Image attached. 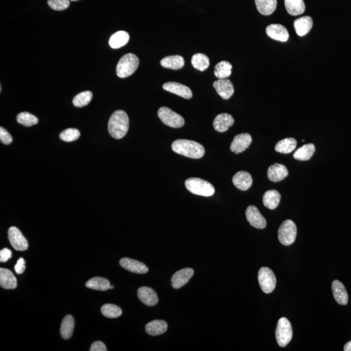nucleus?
Instances as JSON below:
<instances>
[{"label":"nucleus","instance_id":"obj_15","mask_svg":"<svg viewBox=\"0 0 351 351\" xmlns=\"http://www.w3.org/2000/svg\"><path fill=\"white\" fill-rule=\"evenodd\" d=\"M266 33L270 38L281 42L288 41L289 33L287 29L281 24H271L267 27Z\"/></svg>","mask_w":351,"mask_h":351},{"label":"nucleus","instance_id":"obj_13","mask_svg":"<svg viewBox=\"0 0 351 351\" xmlns=\"http://www.w3.org/2000/svg\"><path fill=\"white\" fill-rule=\"evenodd\" d=\"M193 275V269L191 268L183 269L177 271L171 279L173 287L175 289L182 287L190 281Z\"/></svg>","mask_w":351,"mask_h":351},{"label":"nucleus","instance_id":"obj_5","mask_svg":"<svg viewBox=\"0 0 351 351\" xmlns=\"http://www.w3.org/2000/svg\"><path fill=\"white\" fill-rule=\"evenodd\" d=\"M276 338L278 344L281 348H285L292 339V330L290 321L286 317H282L278 321L276 329Z\"/></svg>","mask_w":351,"mask_h":351},{"label":"nucleus","instance_id":"obj_31","mask_svg":"<svg viewBox=\"0 0 351 351\" xmlns=\"http://www.w3.org/2000/svg\"><path fill=\"white\" fill-rule=\"evenodd\" d=\"M74 329V319L72 315H68L62 321L60 333L64 340H68L72 336Z\"/></svg>","mask_w":351,"mask_h":351},{"label":"nucleus","instance_id":"obj_43","mask_svg":"<svg viewBox=\"0 0 351 351\" xmlns=\"http://www.w3.org/2000/svg\"><path fill=\"white\" fill-rule=\"evenodd\" d=\"M91 351H108L107 348L103 343L101 342H94L90 349Z\"/></svg>","mask_w":351,"mask_h":351},{"label":"nucleus","instance_id":"obj_10","mask_svg":"<svg viewBox=\"0 0 351 351\" xmlns=\"http://www.w3.org/2000/svg\"><path fill=\"white\" fill-rule=\"evenodd\" d=\"M246 217L250 225L256 229H263L266 227L267 221L256 206H249L246 208Z\"/></svg>","mask_w":351,"mask_h":351},{"label":"nucleus","instance_id":"obj_47","mask_svg":"<svg viewBox=\"0 0 351 351\" xmlns=\"http://www.w3.org/2000/svg\"><path fill=\"white\" fill-rule=\"evenodd\" d=\"M70 1H79V0H70Z\"/></svg>","mask_w":351,"mask_h":351},{"label":"nucleus","instance_id":"obj_20","mask_svg":"<svg viewBox=\"0 0 351 351\" xmlns=\"http://www.w3.org/2000/svg\"><path fill=\"white\" fill-rule=\"evenodd\" d=\"M234 123L233 117L228 114L218 115L214 119L213 125L214 129L218 132H225Z\"/></svg>","mask_w":351,"mask_h":351},{"label":"nucleus","instance_id":"obj_46","mask_svg":"<svg viewBox=\"0 0 351 351\" xmlns=\"http://www.w3.org/2000/svg\"><path fill=\"white\" fill-rule=\"evenodd\" d=\"M114 286H111L110 289H114Z\"/></svg>","mask_w":351,"mask_h":351},{"label":"nucleus","instance_id":"obj_27","mask_svg":"<svg viewBox=\"0 0 351 351\" xmlns=\"http://www.w3.org/2000/svg\"><path fill=\"white\" fill-rule=\"evenodd\" d=\"M255 3L260 13L268 16L275 11L277 0H255Z\"/></svg>","mask_w":351,"mask_h":351},{"label":"nucleus","instance_id":"obj_9","mask_svg":"<svg viewBox=\"0 0 351 351\" xmlns=\"http://www.w3.org/2000/svg\"><path fill=\"white\" fill-rule=\"evenodd\" d=\"M8 238L10 244L16 250L24 251L28 249V241L17 228L14 227L10 228L8 231Z\"/></svg>","mask_w":351,"mask_h":351},{"label":"nucleus","instance_id":"obj_16","mask_svg":"<svg viewBox=\"0 0 351 351\" xmlns=\"http://www.w3.org/2000/svg\"><path fill=\"white\" fill-rule=\"evenodd\" d=\"M233 181L234 185L241 191H246L251 187L252 182V176L246 171H239L234 176Z\"/></svg>","mask_w":351,"mask_h":351},{"label":"nucleus","instance_id":"obj_22","mask_svg":"<svg viewBox=\"0 0 351 351\" xmlns=\"http://www.w3.org/2000/svg\"><path fill=\"white\" fill-rule=\"evenodd\" d=\"M0 286L5 290L15 289L17 286V281L9 269H0Z\"/></svg>","mask_w":351,"mask_h":351},{"label":"nucleus","instance_id":"obj_38","mask_svg":"<svg viewBox=\"0 0 351 351\" xmlns=\"http://www.w3.org/2000/svg\"><path fill=\"white\" fill-rule=\"evenodd\" d=\"M102 314L108 318H117L122 315V311L118 306L112 304H106L101 308Z\"/></svg>","mask_w":351,"mask_h":351},{"label":"nucleus","instance_id":"obj_24","mask_svg":"<svg viewBox=\"0 0 351 351\" xmlns=\"http://www.w3.org/2000/svg\"><path fill=\"white\" fill-rule=\"evenodd\" d=\"M129 40V35L126 31H119L111 36L109 45L113 49H118L126 45Z\"/></svg>","mask_w":351,"mask_h":351},{"label":"nucleus","instance_id":"obj_6","mask_svg":"<svg viewBox=\"0 0 351 351\" xmlns=\"http://www.w3.org/2000/svg\"><path fill=\"white\" fill-rule=\"evenodd\" d=\"M158 115L164 124L173 128H179L185 124L183 117L173 112L170 108L162 107L159 109Z\"/></svg>","mask_w":351,"mask_h":351},{"label":"nucleus","instance_id":"obj_35","mask_svg":"<svg viewBox=\"0 0 351 351\" xmlns=\"http://www.w3.org/2000/svg\"><path fill=\"white\" fill-rule=\"evenodd\" d=\"M191 63L194 68L204 71L210 66V59L203 54H196L192 57Z\"/></svg>","mask_w":351,"mask_h":351},{"label":"nucleus","instance_id":"obj_32","mask_svg":"<svg viewBox=\"0 0 351 351\" xmlns=\"http://www.w3.org/2000/svg\"><path fill=\"white\" fill-rule=\"evenodd\" d=\"M315 147L312 143L307 144L296 150L293 154V158L296 160L307 161L312 158L315 153Z\"/></svg>","mask_w":351,"mask_h":351},{"label":"nucleus","instance_id":"obj_23","mask_svg":"<svg viewBox=\"0 0 351 351\" xmlns=\"http://www.w3.org/2000/svg\"><path fill=\"white\" fill-rule=\"evenodd\" d=\"M293 25L296 34L300 37L304 36L312 28V18L310 16H303L294 20Z\"/></svg>","mask_w":351,"mask_h":351},{"label":"nucleus","instance_id":"obj_42","mask_svg":"<svg viewBox=\"0 0 351 351\" xmlns=\"http://www.w3.org/2000/svg\"><path fill=\"white\" fill-rule=\"evenodd\" d=\"M12 257L11 250L8 248H4L0 251V262H6Z\"/></svg>","mask_w":351,"mask_h":351},{"label":"nucleus","instance_id":"obj_34","mask_svg":"<svg viewBox=\"0 0 351 351\" xmlns=\"http://www.w3.org/2000/svg\"><path fill=\"white\" fill-rule=\"evenodd\" d=\"M233 65L229 62L223 60L215 66V76L218 79H227L231 76Z\"/></svg>","mask_w":351,"mask_h":351},{"label":"nucleus","instance_id":"obj_45","mask_svg":"<svg viewBox=\"0 0 351 351\" xmlns=\"http://www.w3.org/2000/svg\"><path fill=\"white\" fill-rule=\"evenodd\" d=\"M345 351H351V340L350 342L347 343L344 346Z\"/></svg>","mask_w":351,"mask_h":351},{"label":"nucleus","instance_id":"obj_3","mask_svg":"<svg viewBox=\"0 0 351 351\" xmlns=\"http://www.w3.org/2000/svg\"><path fill=\"white\" fill-rule=\"evenodd\" d=\"M139 64V58L135 54H126L119 60L117 64V75L120 78L130 76L136 71Z\"/></svg>","mask_w":351,"mask_h":351},{"label":"nucleus","instance_id":"obj_37","mask_svg":"<svg viewBox=\"0 0 351 351\" xmlns=\"http://www.w3.org/2000/svg\"><path fill=\"white\" fill-rule=\"evenodd\" d=\"M16 120L19 124L26 127L34 126L39 122L38 118L28 112H22L18 115Z\"/></svg>","mask_w":351,"mask_h":351},{"label":"nucleus","instance_id":"obj_39","mask_svg":"<svg viewBox=\"0 0 351 351\" xmlns=\"http://www.w3.org/2000/svg\"><path fill=\"white\" fill-rule=\"evenodd\" d=\"M80 136V132L78 129L75 128H68L60 133V139L65 142H72L76 141Z\"/></svg>","mask_w":351,"mask_h":351},{"label":"nucleus","instance_id":"obj_14","mask_svg":"<svg viewBox=\"0 0 351 351\" xmlns=\"http://www.w3.org/2000/svg\"><path fill=\"white\" fill-rule=\"evenodd\" d=\"M163 88L169 93L175 94L179 97L190 99L193 97V93L189 87L177 82H167L163 85Z\"/></svg>","mask_w":351,"mask_h":351},{"label":"nucleus","instance_id":"obj_30","mask_svg":"<svg viewBox=\"0 0 351 351\" xmlns=\"http://www.w3.org/2000/svg\"><path fill=\"white\" fill-rule=\"evenodd\" d=\"M296 144L297 143L294 138H286L278 142L275 149L276 151L281 154H290L295 150Z\"/></svg>","mask_w":351,"mask_h":351},{"label":"nucleus","instance_id":"obj_33","mask_svg":"<svg viewBox=\"0 0 351 351\" xmlns=\"http://www.w3.org/2000/svg\"><path fill=\"white\" fill-rule=\"evenodd\" d=\"M85 286L90 289L98 291H107L111 286L110 281L102 277H95L90 279Z\"/></svg>","mask_w":351,"mask_h":351},{"label":"nucleus","instance_id":"obj_8","mask_svg":"<svg viewBox=\"0 0 351 351\" xmlns=\"http://www.w3.org/2000/svg\"><path fill=\"white\" fill-rule=\"evenodd\" d=\"M258 281L261 289L267 294L273 292L277 284L275 274L271 269L266 267H263L259 270Z\"/></svg>","mask_w":351,"mask_h":351},{"label":"nucleus","instance_id":"obj_28","mask_svg":"<svg viewBox=\"0 0 351 351\" xmlns=\"http://www.w3.org/2000/svg\"><path fill=\"white\" fill-rule=\"evenodd\" d=\"M145 330L149 335H161L167 331V323L163 320L152 321L146 324Z\"/></svg>","mask_w":351,"mask_h":351},{"label":"nucleus","instance_id":"obj_18","mask_svg":"<svg viewBox=\"0 0 351 351\" xmlns=\"http://www.w3.org/2000/svg\"><path fill=\"white\" fill-rule=\"evenodd\" d=\"M120 266L130 272L138 274L148 273V268L143 263L128 258H124L120 260Z\"/></svg>","mask_w":351,"mask_h":351},{"label":"nucleus","instance_id":"obj_26","mask_svg":"<svg viewBox=\"0 0 351 351\" xmlns=\"http://www.w3.org/2000/svg\"><path fill=\"white\" fill-rule=\"evenodd\" d=\"M160 63L163 67L172 70H179L184 66L185 60L180 56H171L163 58Z\"/></svg>","mask_w":351,"mask_h":351},{"label":"nucleus","instance_id":"obj_12","mask_svg":"<svg viewBox=\"0 0 351 351\" xmlns=\"http://www.w3.org/2000/svg\"><path fill=\"white\" fill-rule=\"evenodd\" d=\"M214 87L218 95L223 99H229L234 95V85L229 79H219L214 83Z\"/></svg>","mask_w":351,"mask_h":351},{"label":"nucleus","instance_id":"obj_29","mask_svg":"<svg viewBox=\"0 0 351 351\" xmlns=\"http://www.w3.org/2000/svg\"><path fill=\"white\" fill-rule=\"evenodd\" d=\"M284 4L288 13L292 16L300 15L304 12V0H285Z\"/></svg>","mask_w":351,"mask_h":351},{"label":"nucleus","instance_id":"obj_21","mask_svg":"<svg viewBox=\"0 0 351 351\" xmlns=\"http://www.w3.org/2000/svg\"><path fill=\"white\" fill-rule=\"evenodd\" d=\"M332 290L336 301L340 305H346L348 302V294L344 284L339 281H333L332 284Z\"/></svg>","mask_w":351,"mask_h":351},{"label":"nucleus","instance_id":"obj_19","mask_svg":"<svg viewBox=\"0 0 351 351\" xmlns=\"http://www.w3.org/2000/svg\"><path fill=\"white\" fill-rule=\"evenodd\" d=\"M288 169L284 165L275 164L269 167L267 171V176L273 182L283 180L288 176Z\"/></svg>","mask_w":351,"mask_h":351},{"label":"nucleus","instance_id":"obj_25","mask_svg":"<svg viewBox=\"0 0 351 351\" xmlns=\"http://www.w3.org/2000/svg\"><path fill=\"white\" fill-rule=\"evenodd\" d=\"M281 195L277 190H269L263 196V202L266 208L275 210L281 202Z\"/></svg>","mask_w":351,"mask_h":351},{"label":"nucleus","instance_id":"obj_11","mask_svg":"<svg viewBox=\"0 0 351 351\" xmlns=\"http://www.w3.org/2000/svg\"><path fill=\"white\" fill-rule=\"evenodd\" d=\"M252 141L251 135L243 133L234 138L231 145V151L236 154L241 153L249 147Z\"/></svg>","mask_w":351,"mask_h":351},{"label":"nucleus","instance_id":"obj_17","mask_svg":"<svg viewBox=\"0 0 351 351\" xmlns=\"http://www.w3.org/2000/svg\"><path fill=\"white\" fill-rule=\"evenodd\" d=\"M140 300L148 306H153L158 302V296L153 289L148 287L140 288L137 291Z\"/></svg>","mask_w":351,"mask_h":351},{"label":"nucleus","instance_id":"obj_36","mask_svg":"<svg viewBox=\"0 0 351 351\" xmlns=\"http://www.w3.org/2000/svg\"><path fill=\"white\" fill-rule=\"evenodd\" d=\"M93 98V94L91 91H84L79 93L73 99V104L75 107L83 108L91 102Z\"/></svg>","mask_w":351,"mask_h":351},{"label":"nucleus","instance_id":"obj_41","mask_svg":"<svg viewBox=\"0 0 351 351\" xmlns=\"http://www.w3.org/2000/svg\"><path fill=\"white\" fill-rule=\"evenodd\" d=\"M0 141L4 145H9L12 142L11 135L3 127H0Z\"/></svg>","mask_w":351,"mask_h":351},{"label":"nucleus","instance_id":"obj_44","mask_svg":"<svg viewBox=\"0 0 351 351\" xmlns=\"http://www.w3.org/2000/svg\"><path fill=\"white\" fill-rule=\"evenodd\" d=\"M14 270L18 275H21L25 271V260L22 258H20L17 261L15 266H14Z\"/></svg>","mask_w":351,"mask_h":351},{"label":"nucleus","instance_id":"obj_40","mask_svg":"<svg viewBox=\"0 0 351 351\" xmlns=\"http://www.w3.org/2000/svg\"><path fill=\"white\" fill-rule=\"evenodd\" d=\"M50 8L55 10H63L70 6V0H48Z\"/></svg>","mask_w":351,"mask_h":351},{"label":"nucleus","instance_id":"obj_4","mask_svg":"<svg viewBox=\"0 0 351 351\" xmlns=\"http://www.w3.org/2000/svg\"><path fill=\"white\" fill-rule=\"evenodd\" d=\"M185 185L188 191L196 195L211 196L215 193V188L212 183L198 177L187 179Z\"/></svg>","mask_w":351,"mask_h":351},{"label":"nucleus","instance_id":"obj_7","mask_svg":"<svg viewBox=\"0 0 351 351\" xmlns=\"http://www.w3.org/2000/svg\"><path fill=\"white\" fill-rule=\"evenodd\" d=\"M296 227L293 221L286 220L281 225L278 232L279 241L284 245L289 246L294 243L296 237Z\"/></svg>","mask_w":351,"mask_h":351},{"label":"nucleus","instance_id":"obj_2","mask_svg":"<svg viewBox=\"0 0 351 351\" xmlns=\"http://www.w3.org/2000/svg\"><path fill=\"white\" fill-rule=\"evenodd\" d=\"M172 150L175 153L192 159H200L204 156L205 149L201 144L187 139H177L173 142Z\"/></svg>","mask_w":351,"mask_h":351},{"label":"nucleus","instance_id":"obj_1","mask_svg":"<svg viewBox=\"0 0 351 351\" xmlns=\"http://www.w3.org/2000/svg\"><path fill=\"white\" fill-rule=\"evenodd\" d=\"M129 129V118L126 113L122 110L115 112L108 122V131L111 136L120 139L126 135Z\"/></svg>","mask_w":351,"mask_h":351}]
</instances>
